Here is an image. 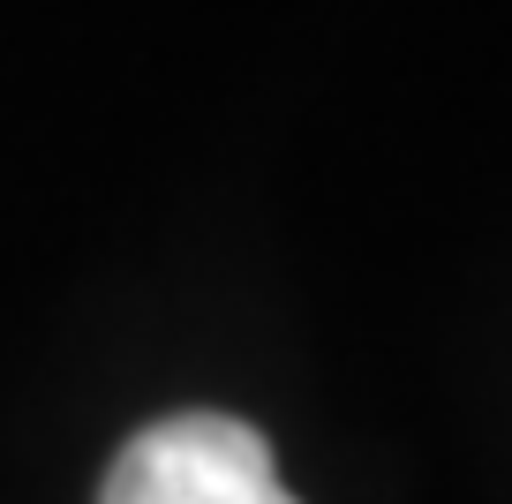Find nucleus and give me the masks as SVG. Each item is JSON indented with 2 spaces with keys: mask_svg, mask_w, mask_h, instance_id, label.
<instances>
[{
  "mask_svg": "<svg viewBox=\"0 0 512 504\" xmlns=\"http://www.w3.org/2000/svg\"><path fill=\"white\" fill-rule=\"evenodd\" d=\"M98 504H302L241 414H159L113 452Z\"/></svg>",
  "mask_w": 512,
  "mask_h": 504,
  "instance_id": "f257e3e1",
  "label": "nucleus"
}]
</instances>
